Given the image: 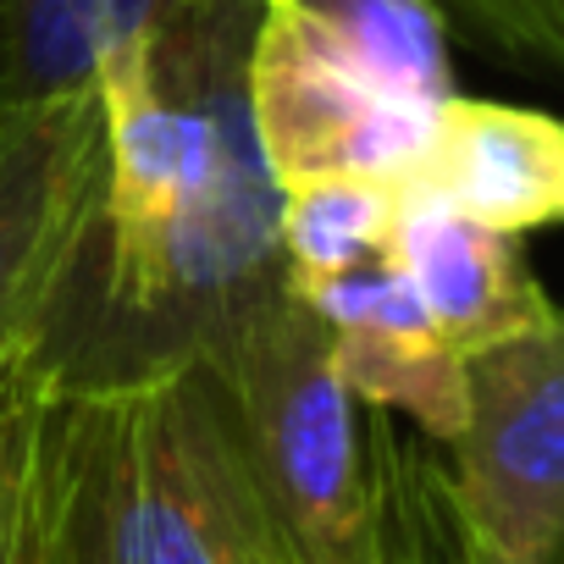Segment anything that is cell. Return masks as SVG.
Segmentation results:
<instances>
[{"mask_svg":"<svg viewBox=\"0 0 564 564\" xmlns=\"http://www.w3.org/2000/svg\"><path fill=\"white\" fill-rule=\"evenodd\" d=\"M29 564H289L199 349L56 377Z\"/></svg>","mask_w":564,"mask_h":564,"instance_id":"6da1fadb","label":"cell"},{"mask_svg":"<svg viewBox=\"0 0 564 564\" xmlns=\"http://www.w3.org/2000/svg\"><path fill=\"white\" fill-rule=\"evenodd\" d=\"M227 393L232 437L289 564H393L382 448L338 377L327 322L265 282L194 344Z\"/></svg>","mask_w":564,"mask_h":564,"instance_id":"7a4b0ae2","label":"cell"},{"mask_svg":"<svg viewBox=\"0 0 564 564\" xmlns=\"http://www.w3.org/2000/svg\"><path fill=\"white\" fill-rule=\"evenodd\" d=\"M106 122L95 89L0 111V393L51 360V327L95 249Z\"/></svg>","mask_w":564,"mask_h":564,"instance_id":"3957f363","label":"cell"},{"mask_svg":"<svg viewBox=\"0 0 564 564\" xmlns=\"http://www.w3.org/2000/svg\"><path fill=\"white\" fill-rule=\"evenodd\" d=\"M448 492L503 564H564V311L465 360Z\"/></svg>","mask_w":564,"mask_h":564,"instance_id":"277c9868","label":"cell"},{"mask_svg":"<svg viewBox=\"0 0 564 564\" xmlns=\"http://www.w3.org/2000/svg\"><path fill=\"white\" fill-rule=\"evenodd\" d=\"M243 100L254 150L276 188L311 177H382L404 188L437 117L333 62L294 18H282L265 0L249 40Z\"/></svg>","mask_w":564,"mask_h":564,"instance_id":"5b68a950","label":"cell"},{"mask_svg":"<svg viewBox=\"0 0 564 564\" xmlns=\"http://www.w3.org/2000/svg\"><path fill=\"white\" fill-rule=\"evenodd\" d=\"M333 338L338 377L371 410H399L432 443H454L465 426V355L437 333L410 276L393 260L344 271L300 294Z\"/></svg>","mask_w":564,"mask_h":564,"instance_id":"8992f818","label":"cell"},{"mask_svg":"<svg viewBox=\"0 0 564 564\" xmlns=\"http://www.w3.org/2000/svg\"><path fill=\"white\" fill-rule=\"evenodd\" d=\"M404 194L492 232L564 227V122L503 100H443Z\"/></svg>","mask_w":564,"mask_h":564,"instance_id":"52a82bcc","label":"cell"},{"mask_svg":"<svg viewBox=\"0 0 564 564\" xmlns=\"http://www.w3.org/2000/svg\"><path fill=\"white\" fill-rule=\"evenodd\" d=\"M393 265L410 276L415 300L465 360L553 316V300L531 276L514 232H492L415 194H404L399 210Z\"/></svg>","mask_w":564,"mask_h":564,"instance_id":"ba28073f","label":"cell"},{"mask_svg":"<svg viewBox=\"0 0 564 564\" xmlns=\"http://www.w3.org/2000/svg\"><path fill=\"white\" fill-rule=\"evenodd\" d=\"M199 7H216V0H18L7 106L95 89V67L111 51L155 40Z\"/></svg>","mask_w":564,"mask_h":564,"instance_id":"9c48e42d","label":"cell"},{"mask_svg":"<svg viewBox=\"0 0 564 564\" xmlns=\"http://www.w3.org/2000/svg\"><path fill=\"white\" fill-rule=\"evenodd\" d=\"M265 7L294 18L333 62L393 100L426 111L454 100L448 34L421 0H265Z\"/></svg>","mask_w":564,"mask_h":564,"instance_id":"30bf717a","label":"cell"},{"mask_svg":"<svg viewBox=\"0 0 564 564\" xmlns=\"http://www.w3.org/2000/svg\"><path fill=\"white\" fill-rule=\"evenodd\" d=\"M404 188L382 177H311L276 188V254L282 282L311 294L316 282L393 260Z\"/></svg>","mask_w":564,"mask_h":564,"instance_id":"8fae6325","label":"cell"},{"mask_svg":"<svg viewBox=\"0 0 564 564\" xmlns=\"http://www.w3.org/2000/svg\"><path fill=\"white\" fill-rule=\"evenodd\" d=\"M382 509H388V553L393 564H498L454 509L448 470L404 459L382 448Z\"/></svg>","mask_w":564,"mask_h":564,"instance_id":"7c38bea8","label":"cell"},{"mask_svg":"<svg viewBox=\"0 0 564 564\" xmlns=\"http://www.w3.org/2000/svg\"><path fill=\"white\" fill-rule=\"evenodd\" d=\"M56 377H62V360L51 355L0 393V564H29L40 432H45V404H51Z\"/></svg>","mask_w":564,"mask_h":564,"instance_id":"4fadbf2b","label":"cell"},{"mask_svg":"<svg viewBox=\"0 0 564 564\" xmlns=\"http://www.w3.org/2000/svg\"><path fill=\"white\" fill-rule=\"evenodd\" d=\"M448 40L492 62L564 78V0H421Z\"/></svg>","mask_w":564,"mask_h":564,"instance_id":"5bb4252c","label":"cell"},{"mask_svg":"<svg viewBox=\"0 0 564 564\" xmlns=\"http://www.w3.org/2000/svg\"><path fill=\"white\" fill-rule=\"evenodd\" d=\"M12 7L18 0H0V111H7V67H12Z\"/></svg>","mask_w":564,"mask_h":564,"instance_id":"9a60e30c","label":"cell"},{"mask_svg":"<svg viewBox=\"0 0 564 564\" xmlns=\"http://www.w3.org/2000/svg\"><path fill=\"white\" fill-rule=\"evenodd\" d=\"M492 558H498V553H492ZM498 564H503V558H498Z\"/></svg>","mask_w":564,"mask_h":564,"instance_id":"2e32d148","label":"cell"}]
</instances>
